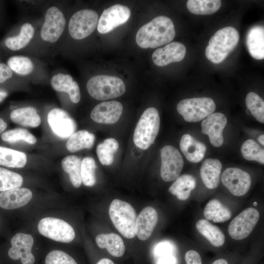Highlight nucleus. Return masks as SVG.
Segmentation results:
<instances>
[{
    "label": "nucleus",
    "mask_w": 264,
    "mask_h": 264,
    "mask_svg": "<svg viewBox=\"0 0 264 264\" xmlns=\"http://www.w3.org/2000/svg\"><path fill=\"white\" fill-rule=\"evenodd\" d=\"M175 36V28L171 19L160 16L141 26L137 32L135 40L141 48H154L169 44Z\"/></svg>",
    "instance_id": "obj_1"
},
{
    "label": "nucleus",
    "mask_w": 264,
    "mask_h": 264,
    "mask_svg": "<svg viewBox=\"0 0 264 264\" xmlns=\"http://www.w3.org/2000/svg\"><path fill=\"white\" fill-rule=\"evenodd\" d=\"M239 40V32L233 27L219 29L209 41L205 49L206 58L214 64L221 63L235 48Z\"/></svg>",
    "instance_id": "obj_2"
},
{
    "label": "nucleus",
    "mask_w": 264,
    "mask_h": 264,
    "mask_svg": "<svg viewBox=\"0 0 264 264\" xmlns=\"http://www.w3.org/2000/svg\"><path fill=\"white\" fill-rule=\"evenodd\" d=\"M160 128V117L156 109H147L139 118L134 130V144L142 150L148 149L154 142Z\"/></svg>",
    "instance_id": "obj_3"
},
{
    "label": "nucleus",
    "mask_w": 264,
    "mask_h": 264,
    "mask_svg": "<svg viewBox=\"0 0 264 264\" xmlns=\"http://www.w3.org/2000/svg\"><path fill=\"white\" fill-rule=\"evenodd\" d=\"M109 213L114 226L124 237H135L136 214L130 203L114 199L110 205Z\"/></svg>",
    "instance_id": "obj_4"
},
{
    "label": "nucleus",
    "mask_w": 264,
    "mask_h": 264,
    "mask_svg": "<svg viewBox=\"0 0 264 264\" xmlns=\"http://www.w3.org/2000/svg\"><path fill=\"white\" fill-rule=\"evenodd\" d=\"M89 94L98 100H105L123 95L126 87L123 80L112 76L98 75L90 78L87 83Z\"/></svg>",
    "instance_id": "obj_5"
},
{
    "label": "nucleus",
    "mask_w": 264,
    "mask_h": 264,
    "mask_svg": "<svg viewBox=\"0 0 264 264\" xmlns=\"http://www.w3.org/2000/svg\"><path fill=\"white\" fill-rule=\"evenodd\" d=\"M176 109L186 121L197 122L213 113L216 110V104L208 97L187 98L179 101Z\"/></svg>",
    "instance_id": "obj_6"
},
{
    "label": "nucleus",
    "mask_w": 264,
    "mask_h": 264,
    "mask_svg": "<svg viewBox=\"0 0 264 264\" xmlns=\"http://www.w3.org/2000/svg\"><path fill=\"white\" fill-rule=\"evenodd\" d=\"M99 21L97 13L92 9L78 11L71 17L68 23L70 36L81 40L89 36L96 29Z\"/></svg>",
    "instance_id": "obj_7"
},
{
    "label": "nucleus",
    "mask_w": 264,
    "mask_h": 264,
    "mask_svg": "<svg viewBox=\"0 0 264 264\" xmlns=\"http://www.w3.org/2000/svg\"><path fill=\"white\" fill-rule=\"evenodd\" d=\"M38 230L43 236L55 241L64 243L72 242L75 236L72 227L66 221L52 217L41 219Z\"/></svg>",
    "instance_id": "obj_8"
},
{
    "label": "nucleus",
    "mask_w": 264,
    "mask_h": 264,
    "mask_svg": "<svg viewBox=\"0 0 264 264\" xmlns=\"http://www.w3.org/2000/svg\"><path fill=\"white\" fill-rule=\"evenodd\" d=\"M260 217L259 211L254 208L244 209L230 223L228 233L233 239L240 240L248 237L257 223Z\"/></svg>",
    "instance_id": "obj_9"
},
{
    "label": "nucleus",
    "mask_w": 264,
    "mask_h": 264,
    "mask_svg": "<svg viewBox=\"0 0 264 264\" xmlns=\"http://www.w3.org/2000/svg\"><path fill=\"white\" fill-rule=\"evenodd\" d=\"M66 24L62 12L56 6L49 7L46 12L41 29L43 40L50 43L56 42L63 34Z\"/></svg>",
    "instance_id": "obj_10"
},
{
    "label": "nucleus",
    "mask_w": 264,
    "mask_h": 264,
    "mask_svg": "<svg viewBox=\"0 0 264 264\" xmlns=\"http://www.w3.org/2000/svg\"><path fill=\"white\" fill-rule=\"evenodd\" d=\"M161 166L160 176L165 181L176 179L183 169L184 162L179 151L175 147L167 145L160 150Z\"/></svg>",
    "instance_id": "obj_11"
},
{
    "label": "nucleus",
    "mask_w": 264,
    "mask_h": 264,
    "mask_svg": "<svg viewBox=\"0 0 264 264\" xmlns=\"http://www.w3.org/2000/svg\"><path fill=\"white\" fill-rule=\"evenodd\" d=\"M131 12L127 6L115 4L105 9L99 19L97 26L101 34L108 33L116 27L126 22Z\"/></svg>",
    "instance_id": "obj_12"
},
{
    "label": "nucleus",
    "mask_w": 264,
    "mask_h": 264,
    "mask_svg": "<svg viewBox=\"0 0 264 264\" xmlns=\"http://www.w3.org/2000/svg\"><path fill=\"white\" fill-rule=\"evenodd\" d=\"M223 185L235 196L245 194L249 190L251 179L249 174L238 168H228L221 175Z\"/></svg>",
    "instance_id": "obj_13"
},
{
    "label": "nucleus",
    "mask_w": 264,
    "mask_h": 264,
    "mask_svg": "<svg viewBox=\"0 0 264 264\" xmlns=\"http://www.w3.org/2000/svg\"><path fill=\"white\" fill-rule=\"evenodd\" d=\"M47 122L53 132L63 139L69 137L77 128L74 119L65 110L59 108L48 112Z\"/></svg>",
    "instance_id": "obj_14"
},
{
    "label": "nucleus",
    "mask_w": 264,
    "mask_h": 264,
    "mask_svg": "<svg viewBox=\"0 0 264 264\" xmlns=\"http://www.w3.org/2000/svg\"><path fill=\"white\" fill-rule=\"evenodd\" d=\"M33 243L31 235L22 233L16 234L11 240L12 246L8 252L9 257L14 260L21 259L22 264H34L35 259L31 253Z\"/></svg>",
    "instance_id": "obj_15"
},
{
    "label": "nucleus",
    "mask_w": 264,
    "mask_h": 264,
    "mask_svg": "<svg viewBox=\"0 0 264 264\" xmlns=\"http://www.w3.org/2000/svg\"><path fill=\"white\" fill-rule=\"evenodd\" d=\"M227 123L226 116L220 112L211 114L201 122L202 133L209 136L211 144L219 147L223 143V131Z\"/></svg>",
    "instance_id": "obj_16"
},
{
    "label": "nucleus",
    "mask_w": 264,
    "mask_h": 264,
    "mask_svg": "<svg viewBox=\"0 0 264 264\" xmlns=\"http://www.w3.org/2000/svg\"><path fill=\"white\" fill-rule=\"evenodd\" d=\"M185 45L179 42H171L164 47L156 49L152 54L154 64L159 66H164L171 63L182 61L186 54Z\"/></svg>",
    "instance_id": "obj_17"
},
{
    "label": "nucleus",
    "mask_w": 264,
    "mask_h": 264,
    "mask_svg": "<svg viewBox=\"0 0 264 264\" xmlns=\"http://www.w3.org/2000/svg\"><path fill=\"white\" fill-rule=\"evenodd\" d=\"M123 111V106L116 101L103 102L97 105L90 113L91 119L95 122L112 124L120 118Z\"/></svg>",
    "instance_id": "obj_18"
},
{
    "label": "nucleus",
    "mask_w": 264,
    "mask_h": 264,
    "mask_svg": "<svg viewBox=\"0 0 264 264\" xmlns=\"http://www.w3.org/2000/svg\"><path fill=\"white\" fill-rule=\"evenodd\" d=\"M158 221L156 210L147 206L142 210L136 217L135 235L141 241H146L151 236Z\"/></svg>",
    "instance_id": "obj_19"
},
{
    "label": "nucleus",
    "mask_w": 264,
    "mask_h": 264,
    "mask_svg": "<svg viewBox=\"0 0 264 264\" xmlns=\"http://www.w3.org/2000/svg\"><path fill=\"white\" fill-rule=\"evenodd\" d=\"M32 193L25 188H16L0 193V207L13 210L25 205L31 199Z\"/></svg>",
    "instance_id": "obj_20"
},
{
    "label": "nucleus",
    "mask_w": 264,
    "mask_h": 264,
    "mask_svg": "<svg viewBox=\"0 0 264 264\" xmlns=\"http://www.w3.org/2000/svg\"><path fill=\"white\" fill-rule=\"evenodd\" d=\"M179 146L186 159L194 163L200 162L204 157L207 150L206 146L203 143L188 134L182 136Z\"/></svg>",
    "instance_id": "obj_21"
},
{
    "label": "nucleus",
    "mask_w": 264,
    "mask_h": 264,
    "mask_svg": "<svg viewBox=\"0 0 264 264\" xmlns=\"http://www.w3.org/2000/svg\"><path fill=\"white\" fill-rule=\"evenodd\" d=\"M51 85L56 91L66 92L72 102H79L81 94L79 85L70 75L58 73L54 75L51 79Z\"/></svg>",
    "instance_id": "obj_22"
},
{
    "label": "nucleus",
    "mask_w": 264,
    "mask_h": 264,
    "mask_svg": "<svg viewBox=\"0 0 264 264\" xmlns=\"http://www.w3.org/2000/svg\"><path fill=\"white\" fill-rule=\"evenodd\" d=\"M221 168V163L217 159L208 158L204 161L200 168V174L207 188L213 189L218 186Z\"/></svg>",
    "instance_id": "obj_23"
},
{
    "label": "nucleus",
    "mask_w": 264,
    "mask_h": 264,
    "mask_svg": "<svg viewBox=\"0 0 264 264\" xmlns=\"http://www.w3.org/2000/svg\"><path fill=\"white\" fill-rule=\"evenodd\" d=\"M246 44L250 55L257 60L264 58V26L256 25L248 31L246 37Z\"/></svg>",
    "instance_id": "obj_24"
},
{
    "label": "nucleus",
    "mask_w": 264,
    "mask_h": 264,
    "mask_svg": "<svg viewBox=\"0 0 264 264\" xmlns=\"http://www.w3.org/2000/svg\"><path fill=\"white\" fill-rule=\"evenodd\" d=\"M96 244L101 248H106L109 253L115 257L122 256L125 246L122 239L115 233L101 234L95 238Z\"/></svg>",
    "instance_id": "obj_25"
},
{
    "label": "nucleus",
    "mask_w": 264,
    "mask_h": 264,
    "mask_svg": "<svg viewBox=\"0 0 264 264\" xmlns=\"http://www.w3.org/2000/svg\"><path fill=\"white\" fill-rule=\"evenodd\" d=\"M10 119L15 123L24 127H37L41 122L40 116L33 107H26L14 110Z\"/></svg>",
    "instance_id": "obj_26"
},
{
    "label": "nucleus",
    "mask_w": 264,
    "mask_h": 264,
    "mask_svg": "<svg viewBox=\"0 0 264 264\" xmlns=\"http://www.w3.org/2000/svg\"><path fill=\"white\" fill-rule=\"evenodd\" d=\"M196 181L194 177L185 174L179 176L169 189V192L181 200L187 199L191 192L195 188Z\"/></svg>",
    "instance_id": "obj_27"
},
{
    "label": "nucleus",
    "mask_w": 264,
    "mask_h": 264,
    "mask_svg": "<svg viewBox=\"0 0 264 264\" xmlns=\"http://www.w3.org/2000/svg\"><path fill=\"white\" fill-rule=\"evenodd\" d=\"M198 231L216 247L222 246L225 241V236L221 230L207 220L201 219L196 223Z\"/></svg>",
    "instance_id": "obj_28"
},
{
    "label": "nucleus",
    "mask_w": 264,
    "mask_h": 264,
    "mask_svg": "<svg viewBox=\"0 0 264 264\" xmlns=\"http://www.w3.org/2000/svg\"><path fill=\"white\" fill-rule=\"evenodd\" d=\"M95 135L86 130H80L74 132L67 140L66 146L71 153L84 149H90L95 141Z\"/></svg>",
    "instance_id": "obj_29"
},
{
    "label": "nucleus",
    "mask_w": 264,
    "mask_h": 264,
    "mask_svg": "<svg viewBox=\"0 0 264 264\" xmlns=\"http://www.w3.org/2000/svg\"><path fill=\"white\" fill-rule=\"evenodd\" d=\"M231 214L230 210L216 199L209 201L203 211L204 216L207 220L216 223L227 221L231 218Z\"/></svg>",
    "instance_id": "obj_30"
},
{
    "label": "nucleus",
    "mask_w": 264,
    "mask_h": 264,
    "mask_svg": "<svg viewBox=\"0 0 264 264\" xmlns=\"http://www.w3.org/2000/svg\"><path fill=\"white\" fill-rule=\"evenodd\" d=\"M34 28L29 23H25L21 27L18 35L7 38L5 41L6 46L10 50L16 51L25 47L34 36Z\"/></svg>",
    "instance_id": "obj_31"
},
{
    "label": "nucleus",
    "mask_w": 264,
    "mask_h": 264,
    "mask_svg": "<svg viewBox=\"0 0 264 264\" xmlns=\"http://www.w3.org/2000/svg\"><path fill=\"white\" fill-rule=\"evenodd\" d=\"M27 161L25 153L0 146V165L10 168L23 167Z\"/></svg>",
    "instance_id": "obj_32"
},
{
    "label": "nucleus",
    "mask_w": 264,
    "mask_h": 264,
    "mask_svg": "<svg viewBox=\"0 0 264 264\" xmlns=\"http://www.w3.org/2000/svg\"><path fill=\"white\" fill-rule=\"evenodd\" d=\"M81 163V159L74 155L65 157L61 162L64 171L69 175L72 184L76 188L79 187L82 182Z\"/></svg>",
    "instance_id": "obj_33"
},
{
    "label": "nucleus",
    "mask_w": 264,
    "mask_h": 264,
    "mask_svg": "<svg viewBox=\"0 0 264 264\" xmlns=\"http://www.w3.org/2000/svg\"><path fill=\"white\" fill-rule=\"evenodd\" d=\"M219 0H189L187 2L188 10L196 15H206L217 12L220 7Z\"/></svg>",
    "instance_id": "obj_34"
},
{
    "label": "nucleus",
    "mask_w": 264,
    "mask_h": 264,
    "mask_svg": "<svg viewBox=\"0 0 264 264\" xmlns=\"http://www.w3.org/2000/svg\"><path fill=\"white\" fill-rule=\"evenodd\" d=\"M119 147L118 141L113 138L106 139L99 144L96 153L101 163L103 165H110L113 161L114 154Z\"/></svg>",
    "instance_id": "obj_35"
},
{
    "label": "nucleus",
    "mask_w": 264,
    "mask_h": 264,
    "mask_svg": "<svg viewBox=\"0 0 264 264\" xmlns=\"http://www.w3.org/2000/svg\"><path fill=\"white\" fill-rule=\"evenodd\" d=\"M241 153L246 160L264 164V149L253 139H249L243 142L241 147Z\"/></svg>",
    "instance_id": "obj_36"
},
{
    "label": "nucleus",
    "mask_w": 264,
    "mask_h": 264,
    "mask_svg": "<svg viewBox=\"0 0 264 264\" xmlns=\"http://www.w3.org/2000/svg\"><path fill=\"white\" fill-rule=\"evenodd\" d=\"M22 182L23 178L20 175L0 167V191L19 188L22 185Z\"/></svg>",
    "instance_id": "obj_37"
},
{
    "label": "nucleus",
    "mask_w": 264,
    "mask_h": 264,
    "mask_svg": "<svg viewBox=\"0 0 264 264\" xmlns=\"http://www.w3.org/2000/svg\"><path fill=\"white\" fill-rule=\"evenodd\" d=\"M7 65L10 69L18 74L27 75L34 70V64L26 56H14L8 59Z\"/></svg>",
    "instance_id": "obj_38"
},
{
    "label": "nucleus",
    "mask_w": 264,
    "mask_h": 264,
    "mask_svg": "<svg viewBox=\"0 0 264 264\" xmlns=\"http://www.w3.org/2000/svg\"><path fill=\"white\" fill-rule=\"evenodd\" d=\"M246 106L250 113L259 122L264 123V102L255 92L248 93L245 98Z\"/></svg>",
    "instance_id": "obj_39"
},
{
    "label": "nucleus",
    "mask_w": 264,
    "mask_h": 264,
    "mask_svg": "<svg viewBox=\"0 0 264 264\" xmlns=\"http://www.w3.org/2000/svg\"><path fill=\"white\" fill-rule=\"evenodd\" d=\"M96 168L97 166L93 158L88 156L83 159L81 163V175L84 185L91 187L95 184Z\"/></svg>",
    "instance_id": "obj_40"
},
{
    "label": "nucleus",
    "mask_w": 264,
    "mask_h": 264,
    "mask_svg": "<svg viewBox=\"0 0 264 264\" xmlns=\"http://www.w3.org/2000/svg\"><path fill=\"white\" fill-rule=\"evenodd\" d=\"M2 139L11 143L22 140L29 144H34L36 141V138L27 130L16 128L4 132L1 134Z\"/></svg>",
    "instance_id": "obj_41"
},
{
    "label": "nucleus",
    "mask_w": 264,
    "mask_h": 264,
    "mask_svg": "<svg viewBox=\"0 0 264 264\" xmlns=\"http://www.w3.org/2000/svg\"><path fill=\"white\" fill-rule=\"evenodd\" d=\"M45 264H77V263L66 253L59 250H54L47 255Z\"/></svg>",
    "instance_id": "obj_42"
},
{
    "label": "nucleus",
    "mask_w": 264,
    "mask_h": 264,
    "mask_svg": "<svg viewBox=\"0 0 264 264\" xmlns=\"http://www.w3.org/2000/svg\"><path fill=\"white\" fill-rule=\"evenodd\" d=\"M173 246L168 242H165L159 243L154 249L155 254L159 257L172 255Z\"/></svg>",
    "instance_id": "obj_43"
},
{
    "label": "nucleus",
    "mask_w": 264,
    "mask_h": 264,
    "mask_svg": "<svg viewBox=\"0 0 264 264\" xmlns=\"http://www.w3.org/2000/svg\"><path fill=\"white\" fill-rule=\"evenodd\" d=\"M185 260L187 264H202L199 254L193 250H189L186 253Z\"/></svg>",
    "instance_id": "obj_44"
},
{
    "label": "nucleus",
    "mask_w": 264,
    "mask_h": 264,
    "mask_svg": "<svg viewBox=\"0 0 264 264\" xmlns=\"http://www.w3.org/2000/svg\"><path fill=\"white\" fill-rule=\"evenodd\" d=\"M13 71L7 65L0 63V83L5 82L11 78Z\"/></svg>",
    "instance_id": "obj_45"
},
{
    "label": "nucleus",
    "mask_w": 264,
    "mask_h": 264,
    "mask_svg": "<svg viewBox=\"0 0 264 264\" xmlns=\"http://www.w3.org/2000/svg\"><path fill=\"white\" fill-rule=\"evenodd\" d=\"M176 260L172 255L159 257L157 264H176Z\"/></svg>",
    "instance_id": "obj_46"
},
{
    "label": "nucleus",
    "mask_w": 264,
    "mask_h": 264,
    "mask_svg": "<svg viewBox=\"0 0 264 264\" xmlns=\"http://www.w3.org/2000/svg\"><path fill=\"white\" fill-rule=\"evenodd\" d=\"M96 264H114L113 262L108 258H103L99 260Z\"/></svg>",
    "instance_id": "obj_47"
},
{
    "label": "nucleus",
    "mask_w": 264,
    "mask_h": 264,
    "mask_svg": "<svg viewBox=\"0 0 264 264\" xmlns=\"http://www.w3.org/2000/svg\"><path fill=\"white\" fill-rule=\"evenodd\" d=\"M7 127L6 123L2 118H0V133L5 131Z\"/></svg>",
    "instance_id": "obj_48"
},
{
    "label": "nucleus",
    "mask_w": 264,
    "mask_h": 264,
    "mask_svg": "<svg viewBox=\"0 0 264 264\" xmlns=\"http://www.w3.org/2000/svg\"><path fill=\"white\" fill-rule=\"evenodd\" d=\"M8 95V93L5 91L0 90V103L5 99Z\"/></svg>",
    "instance_id": "obj_49"
},
{
    "label": "nucleus",
    "mask_w": 264,
    "mask_h": 264,
    "mask_svg": "<svg viewBox=\"0 0 264 264\" xmlns=\"http://www.w3.org/2000/svg\"><path fill=\"white\" fill-rule=\"evenodd\" d=\"M212 264H228V263L225 259H220L214 261Z\"/></svg>",
    "instance_id": "obj_50"
},
{
    "label": "nucleus",
    "mask_w": 264,
    "mask_h": 264,
    "mask_svg": "<svg viewBox=\"0 0 264 264\" xmlns=\"http://www.w3.org/2000/svg\"><path fill=\"white\" fill-rule=\"evenodd\" d=\"M258 141L261 143L263 146L264 145V134L260 135L258 138Z\"/></svg>",
    "instance_id": "obj_51"
},
{
    "label": "nucleus",
    "mask_w": 264,
    "mask_h": 264,
    "mask_svg": "<svg viewBox=\"0 0 264 264\" xmlns=\"http://www.w3.org/2000/svg\"><path fill=\"white\" fill-rule=\"evenodd\" d=\"M253 205H254V206H256V205H257V202H254Z\"/></svg>",
    "instance_id": "obj_52"
}]
</instances>
